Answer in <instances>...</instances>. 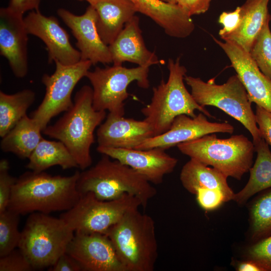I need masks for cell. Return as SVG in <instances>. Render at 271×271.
Instances as JSON below:
<instances>
[{"instance_id": "cell-5", "label": "cell", "mask_w": 271, "mask_h": 271, "mask_svg": "<svg viewBox=\"0 0 271 271\" xmlns=\"http://www.w3.org/2000/svg\"><path fill=\"white\" fill-rule=\"evenodd\" d=\"M168 68L167 81L162 79L157 86L153 88L151 102L141 109L144 120L151 125L154 136L167 131L174 119L181 114L195 117L197 115L195 111L198 110L209 117H214L195 100L186 89L184 78L187 69L181 64L180 58L169 59Z\"/></svg>"}, {"instance_id": "cell-28", "label": "cell", "mask_w": 271, "mask_h": 271, "mask_svg": "<svg viewBox=\"0 0 271 271\" xmlns=\"http://www.w3.org/2000/svg\"><path fill=\"white\" fill-rule=\"evenodd\" d=\"M36 98L35 92L24 89L14 94L0 91V137H4L24 116Z\"/></svg>"}, {"instance_id": "cell-43", "label": "cell", "mask_w": 271, "mask_h": 271, "mask_svg": "<svg viewBox=\"0 0 271 271\" xmlns=\"http://www.w3.org/2000/svg\"><path fill=\"white\" fill-rule=\"evenodd\" d=\"M77 1H87L88 3H89V4H90L94 0H77Z\"/></svg>"}, {"instance_id": "cell-29", "label": "cell", "mask_w": 271, "mask_h": 271, "mask_svg": "<svg viewBox=\"0 0 271 271\" xmlns=\"http://www.w3.org/2000/svg\"><path fill=\"white\" fill-rule=\"evenodd\" d=\"M250 235L254 242L271 234V191L262 194L249 209Z\"/></svg>"}, {"instance_id": "cell-34", "label": "cell", "mask_w": 271, "mask_h": 271, "mask_svg": "<svg viewBox=\"0 0 271 271\" xmlns=\"http://www.w3.org/2000/svg\"><path fill=\"white\" fill-rule=\"evenodd\" d=\"M34 270L25 255L18 248L0 257V271H31Z\"/></svg>"}, {"instance_id": "cell-33", "label": "cell", "mask_w": 271, "mask_h": 271, "mask_svg": "<svg viewBox=\"0 0 271 271\" xmlns=\"http://www.w3.org/2000/svg\"><path fill=\"white\" fill-rule=\"evenodd\" d=\"M9 163L7 160L0 161V212L8 209L13 187L17 178L9 173Z\"/></svg>"}, {"instance_id": "cell-6", "label": "cell", "mask_w": 271, "mask_h": 271, "mask_svg": "<svg viewBox=\"0 0 271 271\" xmlns=\"http://www.w3.org/2000/svg\"><path fill=\"white\" fill-rule=\"evenodd\" d=\"M182 154L214 168L227 178L240 180L252 166L255 147L243 134L219 139L206 134L177 146Z\"/></svg>"}, {"instance_id": "cell-38", "label": "cell", "mask_w": 271, "mask_h": 271, "mask_svg": "<svg viewBox=\"0 0 271 271\" xmlns=\"http://www.w3.org/2000/svg\"><path fill=\"white\" fill-rule=\"evenodd\" d=\"M211 0H179L178 5L192 17L206 13Z\"/></svg>"}, {"instance_id": "cell-10", "label": "cell", "mask_w": 271, "mask_h": 271, "mask_svg": "<svg viewBox=\"0 0 271 271\" xmlns=\"http://www.w3.org/2000/svg\"><path fill=\"white\" fill-rule=\"evenodd\" d=\"M142 206L137 197L125 194L111 200H101L90 192L82 194L70 209L60 217L75 232L105 233L127 211Z\"/></svg>"}, {"instance_id": "cell-15", "label": "cell", "mask_w": 271, "mask_h": 271, "mask_svg": "<svg viewBox=\"0 0 271 271\" xmlns=\"http://www.w3.org/2000/svg\"><path fill=\"white\" fill-rule=\"evenodd\" d=\"M233 131L234 127L231 124L226 122H211L202 112L195 117L181 114L174 119L167 131L146 140L135 149L160 148L166 150L206 134L217 132L232 134Z\"/></svg>"}, {"instance_id": "cell-18", "label": "cell", "mask_w": 271, "mask_h": 271, "mask_svg": "<svg viewBox=\"0 0 271 271\" xmlns=\"http://www.w3.org/2000/svg\"><path fill=\"white\" fill-rule=\"evenodd\" d=\"M28 34L23 15L8 7L0 9V54L18 78L25 77L28 71Z\"/></svg>"}, {"instance_id": "cell-7", "label": "cell", "mask_w": 271, "mask_h": 271, "mask_svg": "<svg viewBox=\"0 0 271 271\" xmlns=\"http://www.w3.org/2000/svg\"><path fill=\"white\" fill-rule=\"evenodd\" d=\"M74 231L60 217L30 214L18 247L35 269L50 267L66 252Z\"/></svg>"}, {"instance_id": "cell-23", "label": "cell", "mask_w": 271, "mask_h": 271, "mask_svg": "<svg viewBox=\"0 0 271 271\" xmlns=\"http://www.w3.org/2000/svg\"><path fill=\"white\" fill-rule=\"evenodd\" d=\"M269 0H246L240 6L241 20L238 28L221 39L233 42L245 51H250L264 24L271 20Z\"/></svg>"}, {"instance_id": "cell-32", "label": "cell", "mask_w": 271, "mask_h": 271, "mask_svg": "<svg viewBox=\"0 0 271 271\" xmlns=\"http://www.w3.org/2000/svg\"><path fill=\"white\" fill-rule=\"evenodd\" d=\"M247 259L258 264L263 271H271V234L254 242L246 251Z\"/></svg>"}, {"instance_id": "cell-31", "label": "cell", "mask_w": 271, "mask_h": 271, "mask_svg": "<svg viewBox=\"0 0 271 271\" xmlns=\"http://www.w3.org/2000/svg\"><path fill=\"white\" fill-rule=\"evenodd\" d=\"M268 20L254 41L249 55L260 71L271 79V31Z\"/></svg>"}, {"instance_id": "cell-19", "label": "cell", "mask_w": 271, "mask_h": 271, "mask_svg": "<svg viewBox=\"0 0 271 271\" xmlns=\"http://www.w3.org/2000/svg\"><path fill=\"white\" fill-rule=\"evenodd\" d=\"M96 136L97 147L135 149L154 134L151 125L144 119L125 118L109 112L98 126Z\"/></svg>"}, {"instance_id": "cell-40", "label": "cell", "mask_w": 271, "mask_h": 271, "mask_svg": "<svg viewBox=\"0 0 271 271\" xmlns=\"http://www.w3.org/2000/svg\"><path fill=\"white\" fill-rule=\"evenodd\" d=\"M41 0H10L8 6L12 11L24 15L29 11L39 10Z\"/></svg>"}, {"instance_id": "cell-24", "label": "cell", "mask_w": 271, "mask_h": 271, "mask_svg": "<svg viewBox=\"0 0 271 271\" xmlns=\"http://www.w3.org/2000/svg\"><path fill=\"white\" fill-rule=\"evenodd\" d=\"M227 178L217 169L192 158L183 166L180 174L182 186L189 193L195 194L202 188L218 189L224 193L228 202L233 200L235 194L229 186Z\"/></svg>"}, {"instance_id": "cell-27", "label": "cell", "mask_w": 271, "mask_h": 271, "mask_svg": "<svg viewBox=\"0 0 271 271\" xmlns=\"http://www.w3.org/2000/svg\"><path fill=\"white\" fill-rule=\"evenodd\" d=\"M26 167L31 171L40 172L54 166L66 170L78 167L73 157L61 142L42 138L33 151Z\"/></svg>"}, {"instance_id": "cell-4", "label": "cell", "mask_w": 271, "mask_h": 271, "mask_svg": "<svg viewBox=\"0 0 271 271\" xmlns=\"http://www.w3.org/2000/svg\"><path fill=\"white\" fill-rule=\"evenodd\" d=\"M103 155L93 166L80 172L77 187L81 195L92 192L99 199L111 200L132 195L146 208L157 194L156 188L131 167Z\"/></svg>"}, {"instance_id": "cell-22", "label": "cell", "mask_w": 271, "mask_h": 271, "mask_svg": "<svg viewBox=\"0 0 271 271\" xmlns=\"http://www.w3.org/2000/svg\"><path fill=\"white\" fill-rule=\"evenodd\" d=\"M89 5L94 7L96 13L98 33L108 46L138 12L130 0H94Z\"/></svg>"}, {"instance_id": "cell-39", "label": "cell", "mask_w": 271, "mask_h": 271, "mask_svg": "<svg viewBox=\"0 0 271 271\" xmlns=\"http://www.w3.org/2000/svg\"><path fill=\"white\" fill-rule=\"evenodd\" d=\"M49 271H82L78 262L66 252L63 253L55 263L48 268Z\"/></svg>"}, {"instance_id": "cell-12", "label": "cell", "mask_w": 271, "mask_h": 271, "mask_svg": "<svg viewBox=\"0 0 271 271\" xmlns=\"http://www.w3.org/2000/svg\"><path fill=\"white\" fill-rule=\"evenodd\" d=\"M66 252L82 271H127L105 233L75 232Z\"/></svg>"}, {"instance_id": "cell-21", "label": "cell", "mask_w": 271, "mask_h": 271, "mask_svg": "<svg viewBox=\"0 0 271 271\" xmlns=\"http://www.w3.org/2000/svg\"><path fill=\"white\" fill-rule=\"evenodd\" d=\"M138 12L151 19L165 33L175 38H185L195 29V24L189 15L178 5L161 0H130Z\"/></svg>"}, {"instance_id": "cell-8", "label": "cell", "mask_w": 271, "mask_h": 271, "mask_svg": "<svg viewBox=\"0 0 271 271\" xmlns=\"http://www.w3.org/2000/svg\"><path fill=\"white\" fill-rule=\"evenodd\" d=\"M184 81L199 105L216 107L238 121L250 132L253 143L262 138L251 108L252 102L237 74L231 76L222 84L215 83L214 78L205 82L199 77L186 75Z\"/></svg>"}, {"instance_id": "cell-30", "label": "cell", "mask_w": 271, "mask_h": 271, "mask_svg": "<svg viewBox=\"0 0 271 271\" xmlns=\"http://www.w3.org/2000/svg\"><path fill=\"white\" fill-rule=\"evenodd\" d=\"M20 216L8 209L0 212V257L19 247L21 238Z\"/></svg>"}, {"instance_id": "cell-35", "label": "cell", "mask_w": 271, "mask_h": 271, "mask_svg": "<svg viewBox=\"0 0 271 271\" xmlns=\"http://www.w3.org/2000/svg\"><path fill=\"white\" fill-rule=\"evenodd\" d=\"M195 195L199 205L206 211L215 210L227 202L224 193L218 189H199Z\"/></svg>"}, {"instance_id": "cell-17", "label": "cell", "mask_w": 271, "mask_h": 271, "mask_svg": "<svg viewBox=\"0 0 271 271\" xmlns=\"http://www.w3.org/2000/svg\"><path fill=\"white\" fill-rule=\"evenodd\" d=\"M96 149L102 155L131 167L156 185L163 182L165 176L174 171L178 161L160 148L140 150L97 147Z\"/></svg>"}, {"instance_id": "cell-41", "label": "cell", "mask_w": 271, "mask_h": 271, "mask_svg": "<svg viewBox=\"0 0 271 271\" xmlns=\"http://www.w3.org/2000/svg\"><path fill=\"white\" fill-rule=\"evenodd\" d=\"M235 268L237 271H263L258 264L249 259L239 262Z\"/></svg>"}, {"instance_id": "cell-2", "label": "cell", "mask_w": 271, "mask_h": 271, "mask_svg": "<svg viewBox=\"0 0 271 271\" xmlns=\"http://www.w3.org/2000/svg\"><path fill=\"white\" fill-rule=\"evenodd\" d=\"M106 112L93 106V90L84 85L76 93L73 104L55 123L48 125L42 132L62 142L82 170L90 167V153L94 143V132L105 119Z\"/></svg>"}, {"instance_id": "cell-42", "label": "cell", "mask_w": 271, "mask_h": 271, "mask_svg": "<svg viewBox=\"0 0 271 271\" xmlns=\"http://www.w3.org/2000/svg\"><path fill=\"white\" fill-rule=\"evenodd\" d=\"M164 2L172 5H178L179 0H161Z\"/></svg>"}, {"instance_id": "cell-11", "label": "cell", "mask_w": 271, "mask_h": 271, "mask_svg": "<svg viewBox=\"0 0 271 271\" xmlns=\"http://www.w3.org/2000/svg\"><path fill=\"white\" fill-rule=\"evenodd\" d=\"M55 63V72L51 75L45 74L42 77V82L45 87V96L31 116L42 131L53 117L71 107L73 90L77 83L85 77L92 65L89 60H82L70 65Z\"/></svg>"}, {"instance_id": "cell-36", "label": "cell", "mask_w": 271, "mask_h": 271, "mask_svg": "<svg viewBox=\"0 0 271 271\" xmlns=\"http://www.w3.org/2000/svg\"><path fill=\"white\" fill-rule=\"evenodd\" d=\"M241 20L240 6L231 12H223L218 18V22L222 26L218 34L221 38L235 31L239 26Z\"/></svg>"}, {"instance_id": "cell-9", "label": "cell", "mask_w": 271, "mask_h": 271, "mask_svg": "<svg viewBox=\"0 0 271 271\" xmlns=\"http://www.w3.org/2000/svg\"><path fill=\"white\" fill-rule=\"evenodd\" d=\"M149 68L138 66L128 68L113 65L89 70L85 77L92 85L94 108L124 116V101L129 95L127 90L128 85L136 81L140 87L148 88Z\"/></svg>"}, {"instance_id": "cell-25", "label": "cell", "mask_w": 271, "mask_h": 271, "mask_svg": "<svg viewBox=\"0 0 271 271\" xmlns=\"http://www.w3.org/2000/svg\"><path fill=\"white\" fill-rule=\"evenodd\" d=\"M42 132L36 121L26 115L2 138L1 149L20 158L29 159L43 138Z\"/></svg>"}, {"instance_id": "cell-26", "label": "cell", "mask_w": 271, "mask_h": 271, "mask_svg": "<svg viewBox=\"0 0 271 271\" xmlns=\"http://www.w3.org/2000/svg\"><path fill=\"white\" fill-rule=\"evenodd\" d=\"M253 144L257 155L249 171V180L244 187L235 194L233 199L240 205L257 193L271 188V152L269 145L263 138Z\"/></svg>"}, {"instance_id": "cell-13", "label": "cell", "mask_w": 271, "mask_h": 271, "mask_svg": "<svg viewBox=\"0 0 271 271\" xmlns=\"http://www.w3.org/2000/svg\"><path fill=\"white\" fill-rule=\"evenodd\" d=\"M29 34L40 38L45 44L48 62L73 65L81 60L79 50L71 45L68 33L56 17L45 16L40 11H32L24 18Z\"/></svg>"}, {"instance_id": "cell-14", "label": "cell", "mask_w": 271, "mask_h": 271, "mask_svg": "<svg viewBox=\"0 0 271 271\" xmlns=\"http://www.w3.org/2000/svg\"><path fill=\"white\" fill-rule=\"evenodd\" d=\"M212 37L230 60L250 101L271 112V79L260 71L249 53L240 46L230 41H221Z\"/></svg>"}, {"instance_id": "cell-1", "label": "cell", "mask_w": 271, "mask_h": 271, "mask_svg": "<svg viewBox=\"0 0 271 271\" xmlns=\"http://www.w3.org/2000/svg\"><path fill=\"white\" fill-rule=\"evenodd\" d=\"M79 174L77 171L69 176L26 172L17 179L8 209L20 215L66 211L81 197L77 187Z\"/></svg>"}, {"instance_id": "cell-16", "label": "cell", "mask_w": 271, "mask_h": 271, "mask_svg": "<svg viewBox=\"0 0 271 271\" xmlns=\"http://www.w3.org/2000/svg\"><path fill=\"white\" fill-rule=\"evenodd\" d=\"M57 14L76 39V45L80 53L81 60H89L92 65L112 63L109 47L98 33L96 13L92 5H89L82 15H76L63 8L59 9Z\"/></svg>"}, {"instance_id": "cell-37", "label": "cell", "mask_w": 271, "mask_h": 271, "mask_svg": "<svg viewBox=\"0 0 271 271\" xmlns=\"http://www.w3.org/2000/svg\"><path fill=\"white\" fill-rule=\"evenodd\" d=\"M255 115L261 137L271 146V112L256 105Z\"/></svg>"}, {"instance_id": "cell-20", "label": "cell", "mask_w": 271, "mask_h": 271, "mask_svg": "<svg viewBox=\"0 0 271 271\" xmlns=\"http://www.w3.org/2000/svg\"><path fill=\"white\" fill-rule=\"evenodd\" d=\"M113 65L125 62L140 66L162 64L154 52L149 50L144 40L140 19L135 15L124 26L113 42L108 45Z\"/></svg>"}, {"instance_id": "cell-3", "label": "cell", "mask_w": 271, "mask_h": 271, "mask_svg": "<svg viewBox=\"0 0 271 271\" xmlns=\"http://www.w3.org/2000/svg\"><path fill=\"white\" fill-rule=\"evenodd\" d=\"M127 271H153L158 256L155 221L130 210L106 233Z\"/></svg>"}]
</instances>
